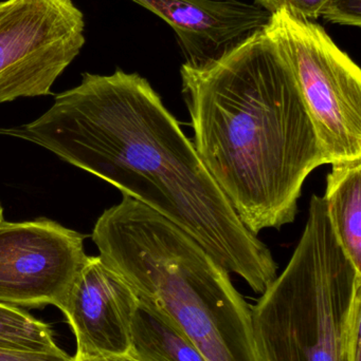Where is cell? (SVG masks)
I'll return each mask as SVG.
<instances>
[{
    "instance_id": "1",
    "label": "cell",
    "mask_w": 361,
    "mask_h": 361,
    "mask_svg": "<svg viewBox=\"0 0 361 361\" xmlns=\"http://www.w3.org/2000/svg\"><path fill=\"white\" fill-rule=\"evenodd\" d=\"M25 139L171 221L263 294L277 277L269 248L246 228L194 144L146 78L83 73L25 128Z\"/></svg>"
},
{
    "instance_id": "2",
    "label": "cell",
    "mask_w": 361,
    "mask_h": 361,
    "mask_svg": "<svg viewBox=\"0 0 361 361\" xmlns=\"http://www.w3.org/2000/svg\"><path fill=\"white\" fill-rule=\"evenodd\" d=\"M194 147L248 231L290 224L326 160L290 65L264 30L203 67L180 68Z\"/></svg>"
},
{
    "instance_id": "3",
    "label": "cell",
    "mask_w": 361,
    "mask_h": 361,
    "mask_svg": "<svg viewBox=\"0 0 361 361\" xmlns=\"http://www.w3.org/2000/svg\"><path fill=\"white\" fill-rule=\"evenodd\" d=\"M102 260L186 335L207 361H260L250 305L228 271L194 238L123 195L93 227Z\"/></svg>"
},
{
    "instance_id": "4",
    "label": "cell",
    "mask_w": 361,
    "mask_h": 361,
    "mask_svg": "<svg viewBox=\"0 0 361 361\" xmlns=\"http://www.w3.org/2000/svg\"><path fill=\"white\" fill-rule=\"evenodd\" d=\"M260 361H349L361 326V271L337 241L324 197L288 267L250 307Z\"/></svg>"
},
{
    "instance_id": "5",
    "label": "cell",
    "mask_w": 361,
    "mask_h": 361,
    "mask_svg": "<svg viewBox=\"0 0 361 361\" xmlns=\"http://www.w3.org/2000/svg\"><path fill=\"white\" fill-rule=\"evenodd\" d=\"M285 56L326 164L361 158V71L322 25L285 8L265 27Z\"/></svg>"
},
{
    "instance_id": "6",
    "label": "cell",
    "mask_w": 361,
    "mask_h": 361,
    "mask_svg": "<svg viewBox=\"0 0 361 361\" xmlns=\"http://www.w3.org/2000/svg\"><path fill=\"white\" fill-rule=\"evenodd\" d=\"M85 27L72 0H1L0 104L52 94L85 46Z\"/></svg>"
},
{
    "instance_id": "7",
    "label": "cell",
    "mask_w": 361,
    "mask_h": 361,
    "mask_svg": "<svg viewBox=\"0 0 361 361\" xmlns=\"http://www.w3.org/2000/svg\"><path fill=\"white\" fill-rule=\"evenodd\" d=\"M85 238L50 219L0 221V303L61 310L86 260Z\"/></svg>"
},
{
    "instance_id": "8",
    "label": "cell",
    "mask_w": 361,
    "mask_h": 361,
    "mask_svg": "<svg viewBox=\"0 0 361 361\" xmlns=\"http://www.w3.org/2000/svg\"><path fill=\"white\" fill-rule=\"evenodd\" d=\"M137 307L120 276L101 257L87 256L61 309L76 337L74 357L127 353Z\"/></svg>"
},
{
    "instance_id": "9",
    "label": "cell",
    "mask_w": 361,
    "mask_h": 361,
    "mask_svg": "<svg viewBox=\"0 0 361 361\" xmlns=\"http://www.w3.org/2000/svg\"><path fill=\"white\" fill-rule=\"evenodd\" d=\"M165 20L177 36L187 61L203 67L264 30L271 15L237 0H131Z\"/></svg>"
},
{
    "instance_id": "10",
    "label": "cell",
    "mask_w": 361,
    "mask_h": 361,
    "mask_svg": "<svg viewBox=\"0 0 361 361\" xmlns=\"http://www.w3.org/2000/svg\"><path fill=\"white\" fill-rule=\"evenodd\" d=\"M331 165L322 197L339 245L361 271V158Z\"/></svg>"
},
{
    "instance_id": "11",
    "label": "cell",
    "mask_w": 361,
    "mask_h": 361,
    "mask_svg": "<svg viewBox=\"0 0 361 361\" xmlns=\"http://www.w3.org/2000/svg\"><path fill=\"white\" fill-rule=\"evenodd\" d=\"M129 352L141 361H207L167 317L139 303L131 322Z\"/></svg>"
},
{
    "instance_id": "12",
    "label": "cell",
    "mask_w": 361,
    "mask_h": 361,
    "mask_svg": "<svg viewBox=\"0 0 361 361\" xmlns=\"http://www.w3.org/2000/svg\"><path fill=\"white\" fill-rule=\"evenodd\" d=\"M0 348L20 351H61L50 326L19 307L0 303Z\"/></svg>"
},
{
    "instance_id": "13",
    "label": "cell",
    "mask_w": 361,
    "mask_h": 361,
    "mask_svg": "<svg viewBox=\"0 0 361 361\" xmlns=\"http://www.w3.org/2000/svg\"><path fill=\"white\" fill-rule=\"evenodd\" d=\"M326 0H254V6L263 8L269 14L285 8L299 18L316 21L321 15Z\"/></svg>"
},
{
    "instance_id": "14",
    "label": "cell",
    "mask_w": 361,
    "mask_h": 361,
    "mask_svg": "<svg viewBox=\"0 0 361 361\" xmlns=\"http://www.w3.org/2000/svg\"><path fill=\"white\" fill-rule=\"evenodd\" d=\"M320 17L336 25H361V0H326Z\"/></svg>"
},
{
    "instance_id": "15",
    "label": "cell",
    "mask_w": 361,
    "mask_h": 361,
    "mask_svg": "<svg viewBox=\"0 0 361 361\" xmlns=\"http://www.w3.org/2000/svg\"><path fill=\"white\" fill-rule=\"evenodd\" d=\"M0 361H73V357L68 355L63 350L59 352L42 353L0 348Z\"/></svg>"
},
{
    "instance_id": "16",
    "label": "cell",
    "mask_w": 361,
    "mask_h": 361,
    "mask_svg": "<svg viewBox=\"0 0 361 361\" xmlns=\"http://www.w3.org/2000/svg\"><path fill=\"white\" fill-rule=\"evenodd\" d=\"M73 361H141L138 360L135 355L127 352L124 354H117V355L95 356V357H73Z\"/></svg>"
},
{
    "instance_id": "17",
    "label": "cell",
    "mask_w": 361,
    "mask_h": 361,
    "mask_svg": "<svg viewBox=\"0 0 361 361\" xmlns=\"http://www.w3.org/2000/svg\"><path fill=\"white\" fill-rule=\"evenodd\" d=\"M4 220V208H2L1 204H0V221Z\"/></svg>"
}]
</instances>
